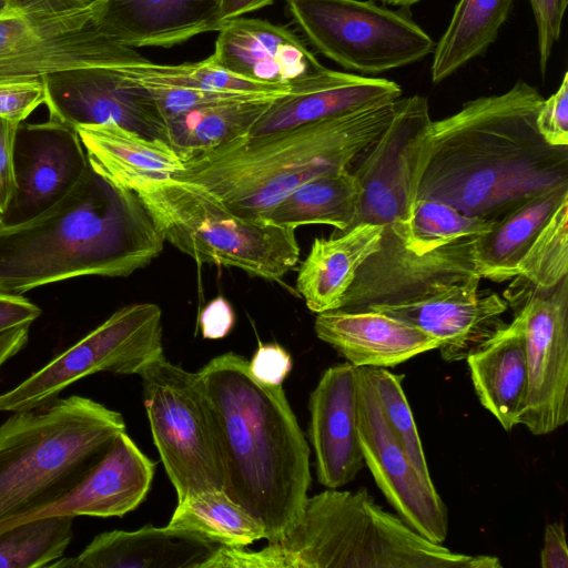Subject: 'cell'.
I'll return each instance as SVG.
<instances>
[{
	"mask_svg": "<svg viewBox=\"0 0 568 568\" xmlns=\"http://www.w3.org/2000/svg\"><path fill=\"white\" fill-rule=\"evenodd\" d=\"M542 101L537 88L518 80L501 94L467 101L432 121L416 199L497 220L531 195L568 186V146L548 144L537 129Z\"/></svg>",
	"mask_w": 568,
	"mask_h": 568,
	"instance_id": "1",
	"label": "cell"
},
{
	"mask_svg": "<svg viewBox=\"0 0 568 568\" xmlns=\"http://www.w3.org/2000/svg\"><path fill=\"white\" fill-rule=\"evenodd\" d=\"M214 425L225 493L278 538L298 517L311 485L310 447L282 385L258 381L234 353L199 372Z\"/></svg>",
	"mask_w": 568,
	"mask_h": 568,
	"instance_id": "2",
	"label": "cell"
},
{
	"mask_svg": "<svg viewBox=\"0 0 568 568\" xmlns=\"http://www.w3.org/2000/svg\"><path fill=\"white\" fill-rule=\"evenodd\" d=\"M164 242L136 193L90 165L48 211L0 226V292L21 295L83 275L129 276L155 258Z\"/></svg>",
	"mask_w": 568,
	"mask_h": 568,
	"instance_id": "3",
	"label": "cell"
},
{
	"mask_svg": "<svg viewBox=\"0 0 568 568\" xmlns=\"http://www.w3.org/2000/svg\"><path fill=\"white\" fill-rule=\"evenodd\" d=\"M452 551L379 506L366 488L306 497L294 523L260 550L219 546L203 568H500Z\"/></svg>",
	"mask_w": 568,
	"mask_h": 568,
	"instance_id": "4",
	"label": "cell"
},
{
	"mask_svg": "<svg viewBox=\"0 0 568 568\" xmlns=\"http://www.w3.org/2000/svg\"><path fill=\"white\" fill-rule=\"evenodd\" d=\"M397 100L262 134L183 159L173 179L200 185L242 217L263 220L300 185L348 169L389 125Z\"/></svg>",
	"mask_w": 568,
	"mask_h": 568,
	"instance_id": "5",
	"label": "cell"
},
{
	"mask_svg": "<svg viewBox=\"0 0 568 568\" xmlns=\"http://www.w3.org/2000/svg\"><path fill=\"white\" fill-rule=\"evenodd\" d=\"M125 432L122 415L80 395L0 425V532L72 491Z\"/></svg>",
	"mask_w": 568,
	"mask_h": 568,
	"instance_id": "6",
	"label": "cell"
},
{
	"mask_svg": "<svg viewBox=\"0 0 568 568\" xmlns=\"http://www.w3.org/2000/svg\"><path fill=\"white\" fill-rule=\"evenodd\" d=\"M130 190L164 240L197 263L280 281L298 262L295 229L242 217L200 185L173 178L148 179Z\"/></svg>",
	"mask_w": 568,
	"mask_h": 568,
	"instance_id": "7",
	"label": "cell"
},
{
	"mask_svg": "<svg viewBox=\"0 0 568 568\" xmlns=\"http://www.w3.org/2000/svg\"><path fill=\"white\" fill-rule=\"evenodd\" d=\"M285 1L308 42L352 73H384L418 62L435 48L408 9L392 10L372 0Z\"/></svg>",
	"mask_w": 568,
	"mask_h": 568,
	"instance_id": "8",
	"label": "cell"
},
{
	"mask_svg": "<svg viewBox=\"0 0 568 568\" xmlns=\"http://www.w3.org/2000/svg\"><path fill=\"white\" fill-rule=\"evenodd\" d=\"M153 442L178 501L224 489L219 443L199 373L161 355L139 373Z\"/></svg>",
	"mask_w": 568,
	"mask_h": 568,
	"instance_id": "9",
	"label": "cell"
},
{
	"mask_svg": "<svg viewBox=\"0 0 568 568\" xmlns=\"http://www.w3.org/2000/svg\"><path fill=\"white\" fill-rule=\"evenodd\" d=\"M163 354L161 308L154 303L126 305L18 386L0 394V412L48 405L68 386L99 372L139 375Z\"/></svg>",
	"mask_w": 568,
	"mask_h": 568,
	"instance_id": "10",
	"label": "cell"
},
{
	"mask_svg": "<svg viewBox=\"0 0 568 568\" xmlns=\"http://www.w3.org/2000/svg\"><path fill=\"white\" fill-rule=\"evenodd\" d=\"M432 121L425 97L398 99L389 125L358 158L359 164L352 172L362 187L353 226L361 223L383 226L379 240L383 248L406 243L422 145Z\"/></svg>",
	"mask_w": 568,
	"mask_h": 568,
	"instance_id": "11",
	"label": "cell"
},
{
	"mask_svg": "<svg viewBox=\"0 0 568 568\" xmlns=\"http://www.w3.org/2000/svg\"><path fill=\"white\" fill-rule=\"evenodd\" d=\"M94 3L58 13L0 18V81L42 80L58 71L128 65L141 60L92 23Z\"/></svg>",
	"mask_w": 568,
	"mask_h": 568,
	"instance_id": "12",
	"label": "cell"
},
{
	"mask_svg": "<svg viewBox=\"0 0 568 568\" xmlns=\"http://www.w3.org/2000/svg\"><path fill=\"white\" fill-rule=\"evenodd\" d=\"M513 278L503 297L523 318L529 376L519 425L547 435L568 420V276L549 288Z\"/></svg>",
	"mask_w": 568,
	"mask_h": 568,
	"instance_id": "13",
	"label": "cell"
},
{
	"mask_svg": "<svg viewBox=\"0 0 568 568\" xmlns=\"http://www.w3.org/2000/svg\"><path fill=\"white\" fill-rule=\"evenodd\" d=\"M125 67L75 68L43 77L50 119L74 129L114 123L168 142L164 115L149 90Z\"/></svg>",
	"mask_w": 568,
	"mask_h": 568,
	"instance_id": "14",
	"label": "cell"
},
{
	"mask_svg": "<svg viewBox=\"0 0 568 568\" xmlns=\"http://www.w3.org/2000/svg\"><path fill=\"white\" fill-rule=\"evenodd\" d=\"M477 237H460L423 254L408 248L371 254L358 267L337 310L365 312L408 304L480 276L475 261Z\"/></svg>",
	"mask_w": 568,
	"mask_h": 568,
	"instance_id": "15",
	"label": "cell"
},
{
	"mask_svg": "<svg viewBox=\"0 0 568 568\" xmlns=\"http://www.w3.org/2000/svg\"><path fill=\"white\" fill-rule=\"evenodd\" d=\"M358 373V437L365 466L397 515L418 534L444 544L447 508L432 477L410 459L385 422L372 387Z\"/></svg>",
	"mask_w": 568,
	"mask_h": 568,
	"instance_id": "16",
	"label": "cell"
},
{
	"mask_svg": "<svg viewBox=\"0 0 568 568\" xmlns=\"http://www.w3.org/2000/svg\"><path fill=\"white\" fill-rule=\"evenodd\" d=\"M90 166L77 130L49 119L18 126L13 145L14 192L0 226L24 223L64 197Z\"/></svg>",
	"mask_w": 568,
	"mask_h": 568,
	"instance_id": "17",
	"label": "cell"
},
{
	"mask_svg": "<svg viewBox=\"0 0 568 568\" xmlns=\"http://www.w3.org/2000/svg\"><path fill=\"white\" fill-rule=\"evenodd\" d=\"M480 276L450 286L427 298L372 311L420 328L439 342L446 362L467 355L507 324L501 315L508 305L497 293L479 290Z\"/></svg>",
	"mask_w": 568,
	"mask_h": 568,
	"instance_id": "18",
	"label": "cell"
},
{
	"mask_svg": "<svg viewBox=\"0 0 568 568\" xmlns=\"http://www.w3.org/2000/svg\"><path fill=\"white\" fill-rule=\"evenodd\" d=\"M308 408L317 479L327 488L343 487L365 466L357 427V367L348 362L328 367L311 393Z\"/></svg>",
	"mask_w": 568,
	"mask_h": 568,
	"instance_id": "19",
	"label": "cell"
},
{
	"mask_svg": "<svg viewBox=\"0 0 568 568\" xmlns=\"http://www.w3.org/2000/svg\"><path fill=\"white\" fill-rule=\"evenodd\" d=\"M217 32L211 58L250 81L292 88L327 69L283 26L240 17L226 21Z\"/></svg>",
	"mask_w": 568,
	"mask_h": 568,
	"instance_id": "20",
	"label": "cell"
},
{
	"mask_svg": "<svg viewBox=\"0 0 568 568\" xmlns=\"http://www.w3.org/2000/svg\"><path fill=\"white\" fill-rule=\"evenodd\" d=\"M222 0H93L92 23L128 48H169L219 31Z\"/></svg>",
	"mask_w": 568,
	"mask_h": 568,
	"instance_id": "21",
	"label": "cell"
},
{
	"mask_svg": "<svg viewBox=\"0 0 568 568\" xmlns=\"http://www.w3.org/2000/svg\"><path fill=\"white\" fill-rule=\"evenodd\" d=\"M154 473L155 464L141 452L125 432H121L72 491L24 516L13 526L55 515L122 517L145 499Z\"/></svg>",
	"mask_w": 568,
	"mask_h": 568,
	"instance_id": "22",
	"label": "cell"
},
{
	"mask_svg": "<svg viewBox=\"0 0 568 568\" xmlns=\"http://www.w3.org/2000/svg\"><path fill=\"white\" fill-rule=\"evenodd\" d=\"M402 97L398 83L326 69L276 97L248 135L267 134L381 104Z\"/></svg>",
	"mask_w": 568,
	"mask_h": 568,
	"instance_id": "23",
	"label": "cell"
},
{
	"mask_svg": "<svg viewBox=\"0 0 568 568\" xmlns=\"http://www.w3.org/2000/svg\"><path fill=\"white\" fill-rule=\"evenodd\" d=\"M314 329L355 367H394L440 345L420 328L376 311L322 312Z\"/></svg>",
	"mask_w": 568,
	"mask_h": 568,
	"instance_id": "24",
	"label": "cell"
},
{
	"mask_svg": "<svg viewBox=\"0 0 568 568\" xmlns=\"http://www.w3.org/2000/svg\"><path fill=\"white\" fill-rule=\"evenodd\" d=\"M220 545L173 527L146 525L138 530L97 535L75 558H60L62 568H202Z\"/></svg>",
	"mask_w": 568,
	"mask_h": 568,
	"instance_id": "25",
	"label": "cell"
},
{
	"mask_svg": "<svg viewBox=\"0 0 568 568\" xmlns=\"http://www.w3.org/2000/svg\"><path fill=\"white\" fill-rule=\"evenodd\" d=\"M466 361L480 404L505 430L519 425L529 383L521 316L514 314L511 323L478 345Z\"/></svg>",
	"mask_w": 568,
	"mask_h": 568,
	"instance_id": "26",
	"label": "cell"
},
{
	"mask_svg": "<svg viewBox=\"0 0 568 568\" xmlns=\"http://www.w3.org/2000/svg\"><path fill=\"white\" fill-rule=\"evenodd\" d=\"M91 168L112 183L131 189L148 179L174 178L183 159L165 141L144 136L118 124L75 128Z\"/></svg>",
	"mask_w": 568,
	"mask_h": 568,
	"instance_id": "27",
	"label": "cell"
},
{
	"mask_svg": "<svg viewBox=\"0 0 568 568\" xmlns=\"http://www.w3.org/2000/svg\"><path fill=\"white\" fill-rule=\"evenodd\" d=\"M383 226L361 223L342 235L315 239L302 262L296 288L314 313L337 310L362 263L379 247Z\"/></svg>",
	"mask_w": 568,
	"mask_h": 568,
	"instance_id": "28",
	"label": "cell"
},
{
	"mask_svg": "<svg viewBox=\"0 0 568 568\" xmlns=\"http://www.w3.org/2000/svg\"><path fill=\"white\" fill-rule=\"evenodd\" d=\"M568 199V186L531 195L498 217L477 237L475 261L479 275L505 282L517 275L518 264L556 209Z\"/></svg>",
	"mask_w": 568,
	"mask_h": 568,
	"instance_id": "29",
	"label": "cell"
},
{
	"mask_svg": "<svg viewBox=\"0 0 568 568\" xmlns=\"http://www.w3.org/2000/svg\"><path fill=\"white\" fill-rule=\"evenodd\" d=\"M361 195L356 176L348 169H341L300 185L263 220L295 230L302 225L327 224L346 232L354 225Z\"/></svg>",
	"mask_w": 568,
	"mask_h": 568,
	"instance_id": "30",
	"label": "cell"
},
{
	"mask_svg": "<svg viewBox=\"0 0 568 568\" xmlns=\"http://www.w3.org/2000/svg\"><path fill=\"white\" fill-rule=\"evenodd\" d=\"M515 0H459L433 51L430 75L440 83L497 40Z\"/></svg>",
	"mask_w": 568,
	"mask_h": 568,
	"instance_id": "31",
	"label": "cell"
},
{
	"mask_svg": "<svg viewBox=\"0 0 568 568\" xmlns=\"http://www.w3.org/2000/svg\"><path fill=\"white\" fill-rule=\"evenodd\" d=\"M278 95L214 103L170 116L168 143L185 158L247 135Z\"/></svg>",
	"mask_w": 568,
	"mask_h": 568,
	"instance_id": "32",
	"label": "cell"
},
{
	"mask_svg": "<svg viewBox=\"0 0 568 568\" xmlns=\"http://www.w3.org/2000/svg\"><path fill=\"white\" fill-rule=\"evenodd\" d=\"M168 526L226 547H245L265 539L264 527L224 489L197 493L178 501Z\"/></svg>",
	"mask_w": 568,
	"mask_h": 568,
	"instance_id": "33",
	"label": "cell"
},
{
	"mask_svg": "<svg viewBox=\"0 0 568 568\" xmlns=\"http://www.w3.org/2000/svg\"><path fill=\"white\" fill-rule=\"evenodd\" d=\"M144 85H165L243 94H283L292 88L267 85L239 77L216 64L211 57L180 65L158 64L145 58L125 67Z\"/></svg>",
	"mask_w": 568,
	"mask_h": 568,
	"instance_id": "34",
	"label": "cell"
},
{
	"mask_svg": "<svg viewBox=\"0 0 568 568\" xmlns=\"http://www.w3.org/2000/svg\"><path fill=\"white\" fill-rule=\"evenodd\" d=\"M68 515L34 518L0 532V568H43L62 558L73 537Z\"/></svg>",
	"mask_w": 568,
	"mask_h": 568,
	"instance_id": "35",
	"label": "cell"
},
{
	"mask_svg": "<svg viewBox=\"0 0 568 568\" xmlns=\"http://www.w3.org/2000/svg\"><path fill=\"white\" fill-rule=\"evenodd\" d=\"M496 220L468 215L447 203L416 199L407 226L406 248L423 254L466 236H480Z\"/></svg>",
	"mask_w": 568,
	"mask_h": 568,
	"instance_id": "36",
	"label": "cell"
},
{
	"mask_svg": "<svg viewBox=\"0 0 568 568\" xmlns=\"http://www.w3.org/2000/svg\"><path fill=\"white\" fill-rule=\"evenodd\" d=\"M517 275L540 288L568 276V199L556 209L518 264Z\"/></svg>",
	"mask_w": 568,
	"mask_h": 568,
	"instance_id": "37",
	"label": "cell"
},
{
	"mask_svg": "<svg viewBox=\"0 0 568 568\" xmlns=\"http://www.w3.org/2000/svg\"><path fill=\"white\" fill-rule=\"evenodd\" d=\"M367 378L389 429L418 469H429L414 416L403 389L404 375L383 367H359Z\"/></svg>",
	"mask_w": 568,
	"mask_h": 568,
	"instance_id": "38",
	"label": "cell"
},
{
	"mask_svg": "<svg viewBox=\"0 0 568 568\" xmlns=\"http://www.w3.org/2000/svg\"><path fill=\"white\" fill-rule=\"evenodd\" d=\"M142 84V83H141ZM144 85V84H143ZM158 106L160 108L165 120L175 114L192 110L199 106L240 101L263 95L276 94H243L233 92H215L199 89H185L165 85H144Z\"/></svg>",
	"mask_w": 568,
	"mask_h": 568,
	"instance_id": "39",
	"label": "cell"
},
{
	"mask_svg": "<svg viewBox=\"0 0 568 568\" xmlns=\"http://www.w3.org/2000/svg\"><path fill=\"white\" fill-rule=\"evenodd\" d=\"M536 27L539 69L546 75L554 45L559 41L568 0H529Z\"/></svg>",
	"mask_w": 568,
	"mask_h": 568,
	"instance_id": "40",
	"label": "cell"
},
{
	"mask_svg": "<svg viewBox=\"0 0 568 568\" xmlns=\"http://www.w3.org/2000/svg\"><path fill=\"white\" fill-rule=\"evenodd\" d=\"M45 102L42 80L0 81V118L23 122Z\"/></svg>",
	"mask_w": 568,
	"mask_h": 568,
	"instance_id": "41",
	"label": "cell"
},
{
	"mask_svg": "<svg viewBox=\"0 0 568 568\" xmlns=\"http://www.w3.org/2000/svg\"><path fill=\"white\" fill-rule=\"evenodd\" d=\"M537 129L552 146H568V72L557 91L544 99L537 114Z\"/></svg>",
	"mask_w": 568,
	"mask_h": 568,
	"instance_id": "42",
	"label": "cell"
},
{
	"mask_svg": "<svg viewBox=\"0 0 568 568\" xmlns=\"http://www.w3.org/2000/svg\"><path fill=\"white\" fill-rule=\"evenodd\" d=\"M251 373L261 382L282 385L292 368L290 354L277 344H260L251 362Z\"/></svg>",
	"mask_w": 568,
	"mask_h": 568,
	"instance_id": "43",
	"label": "cell"
},
{
	"mask_svg": "<svg viewBox=\"0 0 568 568\" xmlns=\"http://www.w3.org/2000/svg\"><path fill=\"white\" fill-rule=\"evenodd\" d=\"M19 124L0 118V215L14 192L13 145Z\"/></svg>",
	"mask_w": 568,
	"mask_h": 568,
	"instance_id": "44",
	"label": "cell"
},
{
	"mask_svg": "<svg viewBox=\"0 0 568 568\" xmlns=\"http://www.w3.org/2000/svg\"><path fill=\"white\" fill-rule=\"evenodd\" d=\"M234 323V311L229 301L222 296L210 301L200 315L202 335L209 339L225 337L233 328Z\"/></svg>",
	"mask_w": 568,
	"mask_h": 568,
	"instance_id": "45",
	"label": "cell"
},
{
	"mask_svg": "<svg viewBox=\"0 0 568 568\" xmlns=\"http://www.w3.org/2000/svg\"><path fill=\"white\" fill-rule=\"evenodd\" d=\"M40 315L41 310L28 298L0 292V333L19 326H30Z\"/></svg>",
	"mask_w": 568,
	"mask_h": 568,
	"instance_id": "46",
	"label": "cell"
},
{
	"mask_svg": "<svg viewBox=\"0 0 568 568\" xmlns=\"http://www.w3.org/2000/svg\"><path fill=\"white\" fill-rule=\"evenodd\" d=\"M540 566L542 568H568V547L561 523L548 524L545 528Z\"/></svg>",
	"mask_w": 568,
	"mask_h": 568,
	"instance_id": "47",
	"label": "cell"
},
{
	"mask_svg": "<svg viewBox=\"0 0 568 568\" xmlns=\"http://www.w3.org/2000/svg\"><path fill=\"white\" fill-rule=\"evenodd\" d=\"M12 10L18 14L58 13L81 9L91 0H9Z\"/></svg>",
	"mask_w": 568,
	"mask_h": 568,
	"instance_id": "48",
	"label": "cell"
},
{
	"mask_svg": "<svg viewBox=\"0 0 568 568\" xmlns=\"http://www.w3.org/2000/svg\"><path fill=\"white\" fill-rule=\"evenodd\" d=\"M29 327L24 325L0 333V368L24 347L29 337Z\"/></svg>",
	"mask_w": 568,
	"mask_h": 568,
	"instance_id": "49",
	"label": "cell"
},
{
	"mask_svg": "<svg viewBox=\"0 0 568 568\" xmlns=\"http://www.w3.org/2000/svg\"><path fill=\"white\" fill-rule=\"evenodd\" d=\"M274 0H222L221 19L230 21L246 13L257 11L273 3Z\"/></svg>",
	"mask_w": 568,
	"mask_h": 568,
	"instance_id": "50",
	"label": "cell"
},
{
	"mask_svg": "<svg viewBox=\"0 0 568 568\" xmlns=\"http://www.w3.org/2000/svg\"><path fill=\"white\" fill-rule=\"evenodd\" d=\"M378 1L384 6L398 7L400 9H409L410 7L419 3L422 0H372Z\"/></svg>",
	"mask_w": 568,
	"mask_h": 568,
	"instance_id": "51",
	"label": "cell"
},
{
	"mask_svg": "<svg viewBox=\"0 0 568 568\" xmlns=\"http://www.w3.org/2000/svg\"><path fill=\"white\" fill-rule=\"evenodd\" d=\"M12 14H18V13H16L12 10L10 1L9 0H0V18L7 17V16H12Z\"/></svg>",
	"mask_w": 568,
	"mask_h": 568,
	"instance_id": "52",
	"label": "cell"
}]
</instances>
